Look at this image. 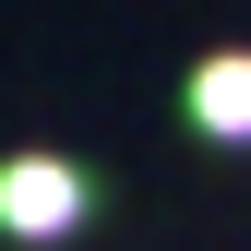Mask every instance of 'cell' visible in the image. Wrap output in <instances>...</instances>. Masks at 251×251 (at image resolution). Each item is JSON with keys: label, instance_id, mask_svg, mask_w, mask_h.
<instances>
[{"label": "cell", "instance_id": "1", "mask_svg": "<svg viewBox=\"0 0 251 251\" xmlns=\"http://www.w3.org/2000/svg\"><path fill=\"white\" fill-rule=\"evenodd\" d=\"M72 215H84V179L72 168H48V155L0 168V227H12V239H60Z\"/></svg>", "mask_w": 251, "mask_h": 251}, {"label": "cell", "instance_id": "2", "mask_svg": "<svg viewBox=\"0 0 251 251\" xmlns=\"http://www.w3.org/2000/svg\"><path fill=\"white\" fill-rule=\"evenodd\" d=\"M192 120L227 132V144H251V60H203L192 72Z\"/></svg>", "mask_w": 251, "mask_h": 251}]
</instances>
